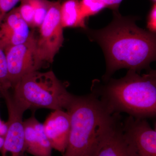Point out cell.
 Returning a JSON list of instances; mask_svg holds the SVG:
<instances>
[{
	"label": "cell",
	"mask_w": 156,
	"mask_h": 156,
	"mask_svg": "<svg viewBox=\"0 0 156 156\" xmlns=\"http://www.w3.org/2000/svg\"><path fill=\"white\" fill-rule=\"evenodd\" d=\"M0 96H1V92H0Z\"/></svg>",
	"instance_id": "23"
},
{
	"label": "cell",
	"mask_w": 156,
	"mask_h": 156,
	"mask_svg": "<svg viewBox=\"0 0 156 156\" xmlns=\"http://www.w3.org/2000/svg\"><path fill=\"white\" fill-rule=\"evenodd\" d=\"M60 15L63 28H86V20L83 17L79 0H66L61 5Z\"/></svg>",
	"instance_id": "12"
},
{
	"label": "cell",
	"mask_w": 156,
	"mask_h": 156,
	"mask_svg": "<svg viewBox=\"0 0 156 156\" xmlns=\"http://www.w3.org/2000/svg\"><path fill=\"white\" fill-rule=\"evenodd\" d=\"M105 4L107 8H110L113 10H117L120 3L123 0H101Z\"/></svg>",
	"instance_id": "20"
},
{
	"label": "cell",
	"mask_w": 156,
	"mask_h": 156,
	"mask_svg": "<svg viewBox=\"0 0 156 156\" xmlns=\"http://www.w3.org/2000/svg\"><path fill=\"white\" fill-rule=\"evenodd\" d=\"M26 152L34 156H52L51 147L40 123L34 114L23 121Z\"/></svg>",
	"instance_id": "11"
},
{
	"label": "cell",
	"mask_w": 156,
	"mask_h": 156,
	"mask_svg": "<svg viewBox=\"0 0 156 156\" xmlns=\"http://www.w3.org/2000/svg\"><path fill=\"white\" fill-rule=\"evenodd\" d=\"M80 3L81 13L85 20L107 8L101 0H81Z\"/></svg>",
	"instance_id": "15"
},
{
	"label": "cell",
	"mask_w": 156,
	"mask_h": 156,
	"mask_svg": "<svg viewBox=\"0 0 156 156\" xmlns=\"http://www.w3.org/2000/svg\"><path fill=\"white\" fill-rule=\"evenodd\" d=\"M155 3L156 2V0H152Z\"/></svg>",
	"instance_id": "22"
},
{
	"label": "cell",
	"mask_w": 156,
	"mask_h": 156,
	"mask_svg": "<svg viewBox=\"0 0 156 156\" xmlns=\"http://www.w3.org/2000/svg\"><path fill=\"white\" fill-rule=\"evenodd\" d=\"M12 89L13 101L24 112L40 108L67 110L76 96L67 91L52 71L30 73Z\"/></svg>",
	"instance_id": "4"
},
{
	"label": "cell",
	"mask_w": 156,
	"mask_h": 156,
	"mask_svg": "<svg viewBox=\"0 0 156 156\" xmlns=\"http://www.w3.org/2000/svg\"><path fill=\"white\" fill-rule=\"evenodd\" d=\"M11 88L21 78L38 71L43 63L37 51V37L32 32L28 40L5 50Z\"/></svg>",
	"instance_id": "7"
},
{
	"label": "cell",
	"mask_w": 156,
	"mask_h": 156,
	"mask_svg": "<svg viewBox=\"0 0 156 156\" xmlns=\"http://www.w3.org/2000/svg\"><path fill=\"white\" fill-rule=\"evenodd\" d=\"M11 88L9 80L5 50L0 48V92L2 93Z\"/></svg>",
	"instance_id": "16"
},
{
	"label": "cell",
	"mask_w": 156,
	"mask_h": 156,
	"mask_svg": "<svg viewBox=\"0 0 156 156\" xmlns=\"http://www.w3.org/2000/svg\"><path fill=\"white\" fill-rule=\"evenodd\" d=\"M122 139L129 156H156V130L146 119L129 116L121 125Z\"/></svg>",
	"instance_id": "6"
},
{
	"label": "cell",
	"mask_w": 156,
	"mask_h": 156,
	"mask_svg": "<svg viewBox=\"0 0 156 156\" xmlns=\"http://www.w3.org/2000/svg\"><path fill=\"white\" fill-rule=\"evenodd\" d=\"M117 10H114L112 21L106 27L87 30L89 37L97 42L105 53L104 81L121 69L138 73L150 69V64L156 58L155 34L138 27L133 18L123 17Z\"/></svg>",
	"instance_id": "1"
},
{
	"label": "cell",
	"mask_w": 156,
	"mask_h": 156,
	"mask_svg": "<svg viewBox=\"0 0 156 156\" xmlns=\"http://www.w3.org/2000/svg\"><path fill=\"white\" fill-rule=\"evenodd\" d=\"M60 2H51L44 21L39 26L37 47L39 59L42 63H52L63 41Z\"/></svg>",
	"instance_id": "5"
},
{
	"label": "cell",
	"mask_w": 156,
	"mask_h": 156,
	"mask_svg": "<svg viewBox=\"0 0 156 156\" xmlns=\"http://www.w3.org/2000/svg\"><path fill=\"white\" fill-rule=\"evenodd\" d=\"M21 18L18 7L9 12L0 23V48H6L26 41L32 31Z\"/></svg>",
	"instance_id": "9"
},
{
	"label": "cell",
	"mask_w": 156,
	"mask_h": 156,
	"mask_svg": "<svg viewBox=\"0 0 156 156\" xmlns=\"http://www.w3.org/2000/svg\"><path fill=\"white\" fill-rule=\"evenodd\" d=\"M34 11L33 27H39L44 21L51 1L48 0H27Z\"/></svg>",
	"instance_id": "14"
},
{
	"label": "cell",
	"mask_w": 156,
	"mask_h": 156,
	"mask_svg": "<svg viewBox=\"0 0 156 156\" xmlns=\"http://www.w3.org/2000/svg\"><path fill=\"white\" fill-rule=\"evenodd\" d=\"M105 81L104 85L93 86L92 92L113 113H126L136 119L155 117V70L150 69L140 75L128 70L124 77Z\"/></svg>",
	"instance_id": "3"
},
{
	"label": "cell",
	"mask_w": 156,
	"mask_h": 156,
	"mask_svg": "<svg viewBox=\"0 0 156 156\" xmlns=\"http://www.w3.org/2000/svg\"><path fill=\"white\" fill-rule=\"evenodd\" d=\"M43 126L52 148L63 154L67 147L70 130L69 113L63 110H54L47 117Z\"/></svg>",
	"instance_id": "10"
},
{
	"label": "cell",
	"mask_w": 156,
	"mask_h": 156,
	"mask_svg": "<svg viewBox=\"0 0 156 156\" xmlns=\"http://www.w3.org/2000/svg\"><path fill=\"white\" fill-rule=\"evenodd\" d=\"M18 9L21 18L30 27H33L34 11L32 6L27 0H21Z\"/></svg>",
	"instance_id": "17"
},
{
	"label": "cell",
	"mask_w": 156,
	"mask_h": 156,
	"mask_svg": "<svg viewBox=\"0 0 156 156\" xmlns=\"http://www.w3.org/2000/svg\"><path fill=\"white\" fill-rule=\"evenodd\" d=\"M121 125L102 144L95 156H129L122 139Z\"/></svg>",
	"instance_id": "13"
},
{
	"label": "cell",
	"mask_w": 156,
	"mask_h": 156,
	"mask_svg": "<svg viewBox=\"0 0 156 156\" xmlns=\"http://www.w3.org/2000/svg\"><path fill=\"white\" fill-rule=\"evenodd\" d=\"M21 0H0V23L4 17Z\"/></svg>",
	"instance_id": "18"
},
{
	"label": "cell",
	"mask_w": 156,
	"mask_h": 156,
	"mask_svg": "<svg viewBox=\"0 0 156 156\" xmlns=\"http://www.w3.org/2000/svg\"><path fill=\"white\" fill-rule=\"evenodd\" d=\"M147 28L149 31L155 33L156 31V5L154 4L148 17Z\"/></svg>",
	"instance_id": "19"
},
{
	"label": "cell",
	"mask_w": 156,
	"mask_h": 156,
	"mask_svg": "<svg viewBox=\"0 0 156 156\" xmlns=\"http://www.w3.org/2000/svg\"><path fill=\"white\" fill-rule=\"evenodd\" d=\"M8 111L7 129L1 152L2 156H24L26 152L23 115L24 112L14 103L11 93L8 91L2 95Z\"/></svg>",
	"instance_id": "8"
},
{
	"label": "cell",
	"mask_w": 156,
	"mask_h": 156,
	"mask_svg": "<svg viewBox=\"0 0 156 156\" xmlns=\"http://www.w3.org/2000/svg\"><path fill=\"white\" fill-rule=\"evenodd\" d=\"M5 141V136H0V151L2 148Z\"/></svg>",
	"instance_id": "21"
},
{
	"label": "cell",
	"mask_w": 156,
	"mask_h": 156,
	"mask_svg": "<svg viewBox=\"0 0 156 156\" xmlns=\"http://www.w3.org/2000/svg\"><path fill=\"white\" fill-rule=\"evenodd\" d=\"M70 130L63 156H95L102 144L122 123L95 94L76 96L67 110Z\"/></svg>",
	"instance_id": "2"
}]
</instances>
